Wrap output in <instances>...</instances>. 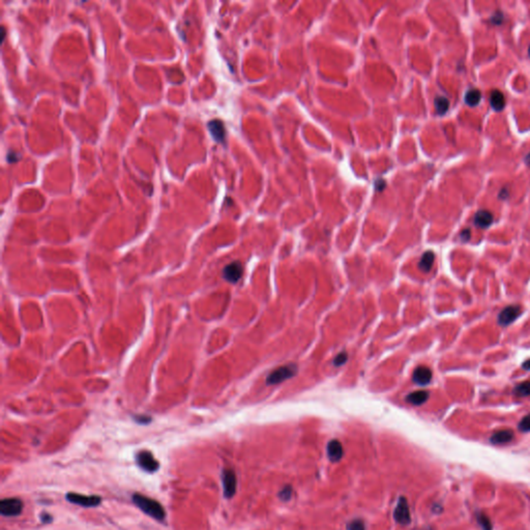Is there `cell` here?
I'll use <instances>...</instances> for the list:
<instances>
[{
	"label": "cell",
	"instance_id": "6da1fadb",
	"mask_svg": "<svg viewBox=\"0 0 530 530\" xmlns=\"http://www.w3.org/2000/svg\"><path fill=\"white\" fill-rule=\"evenodd\" d=\"M132 500L137 507H139L149 517L160 522L165 521L166 511L159 501L139 493H136L132 496Z\"/></svg>",
	"mask_w": 530,
	"mask_h": 530
},
{
	"label": "cell",
	"instance_id": "7a4b0ae2",
	"mask_svg": "<svg viewBox=\"0 0 530 530\" xmlns=\"http://www.w3.org/2000/svg\"><path fill=\"white\" fill-rule=\"evenodd\" d=\"M296 372H298V367L294 364L285 365L282 367H279L276 370H274L267 378V384L268 385H275L283 382L285 380H288L295 376Z\"/></svg>",
	"mask_w": 530,
	"mask_h": 530
},
{
	"label": "cell",
	"instance_id": "3957f363",
	"mask_svg": "<svg viewBox=\"0 0 530 530\" xmlns=\"http://www.w3.org/2000/svg\"><path fill=\"white\" fill-rule=\"evenodd\" d=\"M136 462L140 468L146 472L153 473L160 468V463L148 450H141L136 455Z\"/></svg>",
	"mask_w": 530,
	"mask_h": 530
},
{
	"label": "cell",
	"instance_id": "277c9868",
	"mask_svg": "<svg viewBox=\"0 0 530 530\" xmlns=\"http://www.w3.org/2000/svg\"><path fill=\"white\" fill-rule=\"evenodd\" d=\"M24 504L19 498H5L0 501V513L4 517H16L22 512Z\"/></svg>",
	"mask_w": 530,
	"mask_h": 530
},
{
	"label": "cell",
	"instance_id": "5b68a950",
	"mask_svg": "<svg viewBox=\"0 0 530 530\" xmlns=\"http://www.w3.org/2000/svg\"><path fill=\"white\" fill-rule=\"evenodd\" d=\"M67 500L71 503L80 505L83 507H96L99 506L102 502V497L98 495H82L78 493H68L66 495Z\"/></svg>",
	"mask_w": 530,
	"mask_h": 530
},
{
	"label": "cell",
	"instance_id": "8992f818",
	"mask_svg": "<svg viewBox=\"0 0 530 530\" xmlns=\"http://www.w3.org/2000/svg\"><path fill=\"white\" fill-rule=\"evenodd\" d=\"M522 313V309L518 305H511L505 307L498 315L497 321L501 326H507L515 321Z\"/></svg>",
	"mask_w": 530,
	"mask_h": 530
},
{
	"label": "cell",
	"instance_id": "52a82bcc",
	"mask_svg": "<svg viewBox=\"0 0 530 530\" xmlns=\"http://www.w3.org/2000/svg\"><path fill=\"white\" fill-rule=\"evenodd\" d=\"M224 495L226 498H232L236 492L237 479L236 474L232 469H224L222 473Z\"/></svg>",
	"mask_w": 530,
	"mask_h": 530
},
{
	"label": "cell",
	"instance_id": "ba28073f",
	"mask_svg": "<svg viewBox=\"0 0 530 530\" xmlns=\"http://www.w3.org/2000/svg\"><path fill=\"white\" fill-rule=\"evenodd\" d=\"M394 518L401 525H407L411 521L407 499L403 496L399 499V502L395 508Z\"/></svg>",
	"mask_w": 530,
	"mask_h": 530
},
{
	"label": "cell",
	"instance_id": "9c48e42d",
	"mask_svg": "<svg viewBox=\"0 0 530 530\" xmlns=\"http://www.w3.org/2000/svg\"><path fill=\"white\" fill-rule=\"evenodd\" d=\"M243 274V268L240 262L235 261L228 264L227 267L224 269L223 276L224 279L230 283H236L240 280Z\"/></svg>",
	"mask_w": 530,
	"mask_h": 530
},
{
	"label": "cell",
	"instance_id": "30bf717a",
	"mask_svg": "<svg viewBox=\"0 0 530 530\" xmlns=\"http://www.w3.org/2000/svg\"><path fill=\"white\" fill-rule=\"evenodd\" d=\"M432 376L433 373L429 367L418 366L412 374V379L417 385L425 386L431 382Z\"/></svg>",
	"mask_w": 530,
	"mask_h": 530
},
{
	"label": "cell",
	"instance_id": "8fae6325",
	"mask_svg": "<svg viewBox=\"0 0 530 530\" xmlns=\"http://www.w3.org/2000/svg\"><path fill=\"white\" fill-rule=\"evenodd\" d=\"M207 128L210 132V135L215 140L216 142H224L226 138V131L225 127L221 120L219 119H213L208 122Z\"/></svg>",
	"mask_w": 530,
	"mask_h": 530
},
{
	"label": "cell",
	"instance_id": "7c38bea8",
	"mask_svg": "<svg viewBox=\"0 0 530 530\" xmlns=\"http://www.w3.org/2000/svg\"><path fill=\"white\" fill-rule=\"evenodd\" d=\"M343 456H344V449H343L342 443L337 440L333 439L327 444V457L332 462H338L340 461Z\"/></svg>",
	"mask_w": 530,
	"mask_h": 530
},
{
	"label": "cell",
	"instance_id": "4fadbf2b",
	"mask_svg": "<svg viewBox=\"0 0 530 530\" xmlns=\"http://www.w3.org/2000/svg\"><path fill=\"white\" fill-rule=\"evenodd\" d=\"M493 221H494L493 214L488 210H479L474 215V225L481 229H486L490 227Z\"/></svg>",
	"mask_w": 530,
	"mask_h": 530
},
{
	"label": "cell",
	"instance_id": "5bb4252c",
	"mask_svg": "<svg viewBox=\"0 0 530 530\" xmlns=\"http://www.w3.org/2000/svg\"><path fill=\"white\" fill-rule=\"evenodd\" d=\"M513 432L511 430H500L495 432L490 438L493 444H504L508 443L513 439Z\"/></svg>",
	"mask_w": 530,
	"mask_h": 530
},
{
	"label": "cell",
	"instance_id": "9a60e30c",
	"mask_svg": "<svg viewBox=\"0 0 530 530\" xmlns=\"http://www.w3.org/2000/svg\"><path fill=\"white\" fill-rule=\"evenodd\" d=\"M435 261V254L432 251H427L424 253L418 263L419 270L424 273H429L433 267Z\"/></svg>",
	"mask_w": 530,
	"mask_h": 530
},
{
	"label": "cell",
	"instance_id": "2e32d148",
	"mask_svg": "<svg viewBox=\"0 0 530 530\" xmlns=\"http://www.w3.org/2000/svg\"><path fill=\"white\" fill-rule=\"evenodd\" d=\"M490 103L495 111H501L505 106V99L502 95V92H500L499 90H494L491 93Z\"/></svg>",
	"mask_w": 530,
	"mask_h": 530
},
{
	"label": "cell",
	"instance_id": "e0dca14e",
	"mask_svg": "<svg viewBox=\"0 0 530 530\" xmlns=\"http://www.w3.org/2000/svg\"><path fill=\"white\" fill-rule=\"evenodd\" d=\"M428 399H429L428 392L417 391V392H413L409 394L406 398V401L412 405H415V406H419V405H423L424 403H426Z\"/></svg>",
	"mask_w": 530,
	"mask_h": 530
},
{
	"label": "cell",
	"instance_id": "ac0fdd59",
	"mask_svg": "<svg viewBox=\"0 0 530 530\" xmlns=\"http://www.w3.org/2000/svg\"><path fill=\"white\" fill-rule=\"evenodd\" d=\"M481 100V93L478 89H471L465 95V102L470 107H475Z\"/></svg>",
	"mask_w": 530,
	"mask_h": 530
},
{
	"label": "cell",
	"instance_id": "d6986e66",
	"mask_svg": "<svg viewBox=\"0 0 530 530\" xmlns=\"http://www.w3.org/2000/svg\"><path fill=\"white\" fill-rule=\"evenodd\" d=\"M434 105L437 114L444 115L449 108V101L444 97H437L434 101Z\"/></svg>",
	"mask_w": 530,
	"mask_h": 530
},
{
	"label": "cell",
	"instance_id": "ffe728a7",
	"mask_svg": "<svg viewBox=\"0 0 530 530\" xmlns=\"http://www.w3.org/2000/svg\"><path fill=\"white\" fill-rule=\"evenodd\" d=\"M512 393L515 396L521 397V398L529 397L530 396V380L523 381V382L517 384L516 387L513 388Z\"/></svg>",
	"mask_w": 530,
	"mask_h": 530
},
{
	"label": "cell",
	"instance_id": "44dd1931",
	"mask_svg": "<svg viewBox=\"0 0 530 530\" xmlns=\"http://www.w3.org/2000/svg\"><path fill=\"white\" fill-rule=\"evenodd\" d=\"M476 519H477V522H478V524L480 525V527L482 529H484V530H492V523H491L489 517H487L484 512H477Z\"/></svg>",
	"mask_w": 530,
	"mask_h": 530
},
{
	"label": "cell",
	"instance_id": "7402d4cb",
	"mask_svg": "<svg viewBox=\"0 0 530 530\" xmlns=\"http://www.w3.org/2000/svg\"><path fill=\"white\" fill-rule=\"evenodd\" d=\"M347 530H366V526L362 520L356 519L348 524Z\"/></svg>",
	"mask_w": 530,
	"mask_h": 530
},
{
	"label": "cell",
	"instance_id": "603a6c76",
	"mask_svg": "<svg viewBox=\"0 0 530 530\" xmlns=\"http://www.w3.org/2000/svg\"><path fill=\"white\" fill-rule=\"evenodd\" d=\"M519 430L522 432H530V413L525 415L518 426Z\"/></svg>",
	"mask_w": 530,
	"mask_h": 530
},
{
	"label": "cell",
	"instance_id": "cb8c5ba5",
	"mask_svg": "<svg viewBox=\"0 0 530 530\" xmlns=\"http://www.w3.org/2000/svg\"><path fill=\"white\" fill-rule=\"evenodd\" d=\"M347 360H348V354L346 352H341L336 356L334 363L337 367H340L342 365H344L347 362Z\"/></svg>",
	"mask_w": 530,
	"mask_h": 530
},
{
	"label": "cell",
	"instance_id": "d4e9b609",
	"mask_svg": "<svg viewBox=\"0 0 530 530\" xmlns=\"http://www.w3.org/2000/svg\"><path fill=\"white\" fill-rule=\"evenodd\" d=\"M291 495H292V488L291 487H285L282 491L279 493V496H280L281 499H283L285 501L290 499Z\"/></svg>",
	"mask_w": 530,
	"mask_h": 530
},
{
	"label": "cell",
	"instance_id": "484cf974",
	"mask_svg": "<svg viewBox=\"0 0 530 530\" xmlns=\"http://www.w3.org/2000/svg\"><path fill=\"white\" fill-rule=\"evenodd\" d=\"M502 19H503L502 14L499 13V12H497V13L493 16V17H492V22H493L494 24H500L501 21H502Z\"/></svg>",
	"mask_w": 530,
	"mask_h": 530
},
{
	"label": "cell",
	"instance_id": "4316f807",
	"mask_svg": "<svg viewBox=\"0 0 530 530\" xmlns=\"http://www.w3.org/2000/svg\"><path fill=\"white\" fill-rule=\"evenodd\" d=\"M470 235H471L470 234V230L469 229H465L464 231L461 232L460 237H461V239L463 241H468L470 239Z\"/></svg>",
	"mask_w": 530,
	"mask_h": 530
},
{
	"label": "cell",
	"instance_id": "83f0119b",
	"mask_svg": "<svg viewBox=\"0 0 530 530\" xmlns=\"http://www.w3.org/2000/svg\"><path fill=\"white\" fill-rule=\"evenodd\" d=\"M41 520L43 523H51L52 522V517L50 513H47V512H43L42 516H41Z\"/></svg>",
	"mask_w": 530,
	"mask_h": 530
},
{
	"label": "cell",
	"instance_id": "f1b7e54d",
	"mask_svg": "<svg viewBox=\"0 0 530 530\" xmlns=\"http://www.w3.org/2000/svg\"><path fill=\"white\" fill-rule=\"evenodd\" d=\"M376 182H377V181H376ZM376 185H378V186H377V190H378V191H381V190L384 188V185H385V184H384V181H383V180H378V182L376 183Z\"/></svg>",
	"mask_w": 530,
	"mask_h": 530
},
{
	"label": "cell",
	"instance_id": "f546056e",
	"mask_svg": "<svg viewBox=\"0 0 530 530\" xmlns=\"http://www.w3.org/2000/svg\"><path fill=\"white\" fill-rule=\"evenodd\" d=\"M522 368H523L524 370H526V371H529V370H530V360H528V361H526L525 363H523Z\"/></svg>",
	"mask_w": 530,
	"mask_h": 530
},
{
	"label": "cell",
	"instance_id": "4dcf8cb0",
	"mask_svg": "<svg viewBox=\"0 0 530 530\" xmlns=\"http://www.w3.org/2000/svg\"><path fill=\"white\" fill-rule=\"evenodd\" d=\"M525 163L528 167H530V152L525 157Z\"/></svg>",
	"mask_w": 530,
	"mask_h": 530
},
{
	"label": "cell",
	"instance_id": "1f68e13d",
	"mask_svg": "<svg viewBox=\"0 0 530 530\" xmlns=\"http://www.w3.org/2000/svg\"><path fill=\"white\" fill-rule=\"evenodd\" d=\"M529 54H530V48H529Z\"/></svg>",
	"mask_w": 530,
	"mask_h": 530
}]
</instances>
